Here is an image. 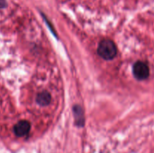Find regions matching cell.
I'll return each instance as SVG.
<instances>
[{"instance_id":"cell-1","label":"cell","mask_w":154,"mask_h":153,"mask_svg":"<svg viewBox=\"0 0 154 153\" xmlns=\"http://www.w3.org/2000/svg\"><path fill=\"white\" fill-rule=\"evenodd\" d=\"M117 46L113 40L104 39L99 43L98 46V53L102 58L111 60L117 55Z\"/></svg>"},{"instance_id":"cell-2","label":"cell","mask_w":154,"mask_h":153,"mask_svg":"<svg viewBox=\"0 0 154 153\" xmlns=\"http://www.w3.org/2000/svg\"><path fill=\"white\" fill-rule=\"evenodd\" d=\"M133 75L138 80H144L147 79L150 75V69L147 63L138 61L134 64L132 68Z\"/></svg>"},{"instance_id":"cell-3","label":"cell","mask_w":154,"mask_h":153,"mask_svg":"<svg viewBox=\"0 0 154 153\" xmlns=\"http://www.w3.org/2000/svg\"><path fill=\"white\" fill-rule=\"evenodd\" d=\"M31 126L29 122L26 120H21L18 122L14 127V131L17 136H24L29 132Z\"/></svg>"},{"instance_id":"cell-4","label":"cell","mask_w":154,"mask_h":153,"mask_svg":"<svg viewBox=\"0 0 154 153\" xmlns=\"http://www.w3.org/2000/svg\"><path fill=\"white\" fill-rule=\"evenodd\" d=\"M51 96L47 92H42L41 93L38 94L36 97V101L39 105L42 106H47L51 103Z\"/></svg>"},{"instance_id":"cell-5","label":"cell","mask_w":154,"mask_h":153,"mask_svg":"<svg viewBox=\"0 0 154 153\" xmlns=\"http://www.w3.org/2000/svg\"><path fill=\"white\" fill-rule=\"evenodd\" d=\"M75 114L76 116V119L78 124H81V125H83L84 122H83V113H82V109L79 106H75Z\"/></svg>"},{"instance_id":"cell-6","label":"cell","mask_w":154,"mask_h":153,"mask_svg":"<svg viewBox=\"0 0 154 153\" xmlns=\"http://www.w3.org/2000/svg\"><path fill=\"white\" fill-rule=\"evenodd\" d=\"M5 6V2L4 0H0V8H4Z\"/></svg>"}]
</instances>
